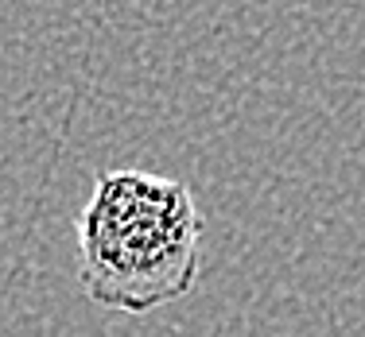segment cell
<instances>
[{
    "label": "cell",
    "instance_id": "1",
    "mask_svg": "<svg viewBox=\"0 0 365 337\" xmlns=\"http://www.w3.org/2000/svg\"><path fill=\"white\" fill-rule=\"evenodd\" d=\"M202 210L187 183L152 171H101L78 213V283L120 314L190 295L202 256Z\"/></svg>",
    "mask_w": 365,
    "mask_h": 337
}]
</instances>
